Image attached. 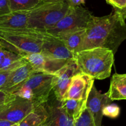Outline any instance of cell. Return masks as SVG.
<instances>
[{"instance_id":"obj_1","label":"cell","mask_w":126,"mask_h":126,"mask_svg":"<svg viewBox=\"0 0 126 126\" xmlns=\"http://www.w3.org/2000/svg\"><path fill=\"white\" fill-rule=\"evenodd\" d=\"M126 39V23L117 10L103 17L93 16L85 30L82 50L102 47L116 54L122 42Z\"/></svg>"},{"instance_id":"obj_2","label":"cell","mask_w":126,"mask_h":126,"mask_svg":"<svg viewBox=\"0 0 126 126\" xmlns=\"http://www.w3.org/2000/svg\"><path fill=\"white\" fill-rule=\"evenodd\" d=\"M46 32L28 28L0 30V44L2 49L23 58L29 54L42 52V38Z\"/></svg>"},{"instance_id":"obj_3","label":"cell","mask_w":126,"mask_h":126,"mask_svg":"<svg viewBox=\"0 0 126 126\" xmlns=\"http://www.w3.org/2000/svg\"><path fill=\"white\" fill-rule=\"evenodd\" d=\"M114 55L109 49L95 47L79 52L74 55V60L80 72L94 79L103 80L111 75Z\"/></svg>"},{"instance_id":"obj_4","label":"cell","mask_w":126,"mask_h":126,"mask_svg":"<svg viewBox=\"0 0 126 126\" xmlns=\"http://www.w3.org/2000/svg\"><path fill=\"white\" fill-rule=\"evenodd\" d=\"M65 2H44L28 12V28L45 31L54 28L69 11Z\"/></svg>"},{"instance_id":"obj_5","label":"cell","mask_w":126,"mask_h":126,"mask_svg":"<svg viewBox=\"0 0 126 126\" xmlns=\"http://www.w3.org/2000/svg\"><path fill=\"white\" fill-rule=\"evenodd\" d=\"M53 78V75L35 73L13 94L32 101L37 106L44 105L52 91Z\"/></svg>"},{"instance_id":"obj_6","label":"cell","mask_w":126,"mask_h":126,"mask_svg":"<svg viewBox=\"0 0 126 126\" xmlns=\"http://www.w3.org/2000/svg\"><path fill=\"white\" fill-rule=\"evenodd\" d=\"M91 16V12L82 6L70 7L66 15L54 28L47 32L53 35L59 36L71 31L86 29Z\"/></svg>"},{"instance_id":"obj_7","label":"cell","mask_w":126,"mask_h":126,"mask_svg":"<svg viewBox=\"0 0 126 126\" xmlns=\"http://www.w3.org/2000/svg\"><path fill=\"white\" fill-rule=\"evenodd\" d=\"M80 72L74 59L70 60L62 68L53 75L52 91L58 102L63 100L72 78Z\"/></svg>"},{"instance_id":"obj_8","label":"cell","mask_w":126,"mask_h":126,"mask_svg":"<svg viewBox=\"0 0 126 126\" xmlns=\"http://www.w3.org/2000/svg\"><path fill=\"white\" fill-rule=\"evenodd\" d=\"M38 106L28 100L17 97L0 113V119L19 124Z\"/></svg>"},{"instance_id":"obj_9","label":"cell","mask_w":126,"mask_h":126,"mask_svg":"<svg viewBox=\"0 0 126 126\" xmlns=\"http://www.w3.org/2000/svg\"><path fill=\"white\" fill-rule=\"evenodd\" d=\"M42 54L60 60H72L74 55L69 51L59 37L46 32L42 38Z\"/></svg>"},{"instance_id":"obj_10","label":"cell","mask_w":126,"mask_h":126,"mask_svg":"<svg viewBox=\"0 0 126 126\" xmlns=\"http://www.w3.org/2000/svg\"><path fill=\"white\" fill-rule=\"evenodd\" d=\"M93 85V78L83 73H78L72 78L70 86L63 100L74 99L86 101Z\"/></svg>"},{"instance_id":"obj_11","label":"cell","mask_w":126,"mask_h":126,"mask_svg":"<svg viewBox=\"0 0 126 126\" xmlns=\"http://www.w3.org/2000/svg\"><path fill=\"white\" fill-rule=\"evenodd\" d=\"M38 73L54 75L70 60H60L46 56L42 53H34L23 57Z\"/></svg>"},{"instance_id":"obj_12","label":"cell","mask_w":126,"mask_h":126,"mask_svg":"<svg viewBox=\"0 0 126 126\" xmlns=\"http://www.w3.org/2000/svg\"><path fill=\"white\" fill-rule=\"evenodd\" d=\"M35 73L37 72L33 68L23 59V62L12 71L0 90L13 94Z\"/></svg>"},{"instance_id":"obj_13","label":"cell","mask_w":126,"mask_h":126,"mask_svg":"<svg viewBox=\"0 0 126 126\" xmlns=\"http://www.w3.org/2000/svg\"><path fill=\"white\" fill-rule=\"evenodd\" d=\"M112 102L107 94H101L93 85L86 100V108L92 116L95 126H102L103 110Z\"/></svg>"},{"instance_id":"obj_14","label":"cell","mask_w":126,"mask_h":126,"mask_svg":"<svg viewBox=\"0 0 126 126\" xmlns=\"http://www.w3.org/2000/svg\"><path fill=\"white\" fill-rule=\"evenodd\" d=\"M28 11H16L0 16V30L28 28Z\"/></svg>"},{"instance_id":"obj_15","label":"cell","mask_w":126,"mask_h":126,"mask_svg":"<svg viewBox=\"0 0 126 126\" xmlns=\"http://www.w3.org/2000/svg\"><path fill=\"white\" fill-rule=\"evenodd\" d=\"M48 113L46 123L49 126H74L75 121L62 109L61 105H47Z\"/></svg>"},{"instance_id":"obj_16","label":"cell","mask_w":126,"mask_h":126,"mask_svg":"<svg viewBox=\"0 0 126 126\" xmlns=\"http://www.w3.org/2000/svg\"><path fill=\"white\" fill-rule=\"evenodd\" d=\"M86 29L78 30L63 33L56 36L63 42L67 49L74 55L82 50Z\"/></svg>"},{"instance_id":"obj_17","label":"cell","mask_w":126,"mask_h":126,"mask_svg":"<svg viewBox=\"0 0 126 126\" xmlns=\"http://www.w3.org/2000/svg\"><path fill=\"white\" fill-rule=\"evenodd\" d=\"M106 94L112 102L126 100V73L112 75L109 89Z\"/></svg>"},{"instance_id":"obj_18","label":"cell","mask_w":126,"mask_h":126,"mask_svg":"<svg viewBox=\"0 0 126 126\" xmlns=\"http://www.w3.org/2000/svg\"><path fill=\"white\" fill-rule=\"evenodd\" d=\"M60 105L64 112L75 121L86 108V101L64 99L60 102Z\"/></svg>"},{"instance_id":"obj_19","label":"cell","mask_w":126,"mask_h":126,"mask_svg":"<svg viewBox=\"0 0 126 126\" xmlns=\"http://www.w3.org/2000/svg\"><path fill=\"white\" fill-rule=\"evenodd\" d=\"M48 113L44 105H42L35 109L33 112L28 114L18 126H39L46 121Z\"/></svg>"},{"instance_id":"obj_20","label":"cell","mask_w":126,"mask_h":126,"mask_svg":"<svg viewBox=\"0 0 126 126\" xmlns=\"http://www.w3.org/2000/svg\"><path fill=\"white\" fill-rule=\"evenodd\" d=\"M23 58L4 49H0V69L7 68L20 63Z\"/></svg>"},{"instance_id":"obj_21","label":"cell","mask_w":126,"mask_h":126,"mask_svg":"<svg viewBox=\"0 0 126 126\" xmlns=\"http://www.w3.org/2000/svg\"><path fill=\"white\" fill-rule=\"evenodd\" d=\"M11 12L28 11L42 2V0H7Z\"/></svg>"},{"instance_id":"obj_22","label":"cell","mask_w":126,"mask_h":126,"mask_svg":"<svg viewBox=\"0 0 126 126\" xmlns=\"http://www.w3.org/2000/svg\"><path fill=\"white\" fill-rule=\"evenodd\" d=\"M74 126H96L92 116L87 108H86L81 116L75 121Z\"/></svg>"},{"instance_id":"obj_23","label":"cell","mask_w":126,"mask_h":126,"mask_svg":"<svg viewBox=\"0 0 126 126\" xmlns=\"http://www.w3.org/2000/svg\"><path fill=\"white\" fill-rule=\"evenodd\" d=\"M120 114V108L117 105L110 103L103 110V114L111 118H116Z\"/></svg>"},{"instance_id":"obj_24","label":"cell","mask_w":126,"mask_h":126,"mask_svg":"<svg viewBox=\"0 0 126 126\" xmlns=\"http://www.w3.org/2000/svg\"><path fill=\"white\" fill-rule=\"evenodd\" d=\"M16 96L0 90V113L16 98Z\"/></svg>"},{"instance_id":"obj_25","label":"cell","mask_w":126,"mask_h":126,"mask_svg":"<svg viewBox=\"0 0 126 126\" xmlns=\"http://www.w3.org/2000/svg\"><path fill=\"white\" fill-rule=\"evenodd\" d=\"M23 60H22L20 63L17 64V65L12 66H11V67L7 68L0 69V89H1V87L3 86V85L6 83L7 79H8L9 76H10V75H11V73L12 72V71H13L17 66H18L19 65H21V64L23 62Z\"/></svg>"},{"instance_id":"obj_26","label":"cell","mask_w":126,"mask_h":126,"mask_svg":"<svg viewBox=\"0 0 126 126\" xmlns=\"http://www.w3.org/2000/svg\"><path fill=\"white\" fill-rule=\"evenodd\" d=\"M106 2L112 6L114 9L122 11L126 8V0H106Z\"/></svg>"},{"instance_id":"obj_27","label":"cell","mask_w":126,"mask_h":126,"mask_svg":"<svg viewBox=\"0 0 126 126\" xmlns=\"http://www.w3.org/2000/svg\"><path fill=\"white\" fill-rule=\"evenodd\" d=\"M7 0H0V16L11 12Z\"/></svg>"},{"instance_id":"obj_28","label":"cell","mask_w":126,"mask_h":126,"mask_svg":"<svg viewBox=\"0 0 126 126\" xmlns=\"http://www.w3.org/2000/svg\"><path fill=\"white\" fill-rule=\"evenodd\" d=\"M65 2L69 5V7H74L84 4L85 0H65Z\"/></svg>"},{"instance_id":"obj_29","label":"cell","mask_w":126,"mask_h":126,"mask_svg":"<svg viewBox=\"0 0 126 126\" xmlns=\"http://www.w3.org/2000/svg\"><path fill=\"white\" fill-rule=\"evenodd\" d=\"M14 123H11L7 121L3 120V119H0V126H13Z\"/></svg>"},{"instance_id":"obj_30","label":"cell","mask_w":126,"mask_h":126,"mask_svg":"<svg viewBox=\"0 0 126 126\" xmlns=\"http://www.w3.org/2000/svg\"><path fill=\"white\" fill-rule=\"evenodd\" d=\"M118 11V10H117ZM120 13L122 14V16H123V17L124 18V19H126V8L122 10V11H118Z\"/></svg>"},{"instance_id":"obj_31","label":"cell","mask_w":126,"mask_h":126,"mask_svg":"<svg viewBox=\"0 0 126 126\" xmlns=\"http://www.w3.org/2000/svg\"><path fill=\"white\" fill-rule=\"evenodd\" d=\"M44 2H65V0H42Z\"/></svg>"},{"instance_id":"obj_32","label":"cell","mask_w":126,"mask_h":126,"mask_svg":"<svg viewBox=\"0 0 126 126\" xmlns=\"http://www.w3.org/2000/svg\"><path fill=\"white\" fill-rule=\"evenodd\" d=\"M39 126H48V123H47L46 122H45V123H43V124H41V125H40Z\"/></svg>"},{"instance_id":"obj_33","label":"cell","mask_w":126,"mask_h":126,"mask_svg":"<svg viewBox=\"0 0 126 126\" xmlns=\"http://www.w3.org/2000/svg\"><path fill=\"white\" fill-rule=\"evenodd\" d=\"M12 126H18V124H14V125Z\"/></svg>"},{"instance_id":"obj_34","label":"cell","mask_w":126,"mask_h":126,"mask_svg":"<svg viewBox=\"0 0 126 126\" xmlns=\"http://www.w3.org/2000/svg\"><path fill=\"white\" fill-rule=\"evenodd\" d=\"M2 49V47H1V44H0V49Z\"/></svg>"}]
</instances>
